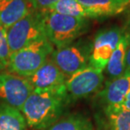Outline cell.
Listing matches in <instances>:
<instances>
[{"mask_svg":"<svg viewBox=\"0 0 130 130\" xmlns=\"http://www.w3.org/2000/svg\"><path fill=\"white\" fill-rule=\"evenodd\" d=\"M69 102L64 87L51 91L32 92L20 111L28 127L36 130H45L61 118Z\"/></svg>","mask_w":130,"mask_h":130,"instance_id":"6da1fadb","label":"cell"},{"mask_svg":"<svg viewBox=\"0 0 130 130\" xmlns=\"http://www.w3.org/2000/svg\"><path fill=\"white\" fill-rule=\"evenodd\" d=\"M41 13L45 35L56 48L73 43L89 28L87 19L67 16L47 10Z\"/></svg>","mask_w":130,"mask_h":130,"instance_id":"7a4b0ae2","label":"cell"},{"mask_svg":"<svg viewBox=\"0 0 130 130\" xmlns=\"http://www.w3.org/2000/svg\"><path fill=\"white\" fill-rule=\"evenodd\" d=\"M53 50V46L46 37L36 40L11 53L8 71L20 76L29 77L47 60Z\"/></svg>","mask_w":130,"mask_h":130,"instance_id":"3957f363","label":"cell"},{"mask_svg":"<svg viewBox=\"0 0 130 130\" xmlns=\"http://www.w3.org/2000/svg\"><path fill=\"white\" fill-rule=\"evenodd\" d=\"M92 42L84 40L74 41L63 47L56 48L50 58L60 71L69 78L89 65Z\"/></svg>","mask_w":130,"mask_h":130,"instance_id":"277c9868","label":"cell"},{"mask_svg":"<svg viewBox=\"0 0 130 130\" xmlns=\"http://www.w3.org/2000/svg\"><path fill=\"white\" fill-rule=\"evenodd\" d=\"M6 32L11 53L36 40L46 37L43 29L42 14L35 9L9 27Z\"/></svg>","mask_w":130,"mask_h":130,"instance_id":"5b68a950","label":"cell"},{"mask_svg":"<svg viewBox=\"0 0 130 130\" xmlns=\"http://www.w3.org/2000/svg\"><path fill=\"white\" fill-rule=\"evenodd\" d=\"M104 82L103 72L88 65L66 79L64 89L69 101L86 98L99 91Z\"/></svg>","mask_w":130,"mask_h":130,"instance_id":"8992f818","label":"cell"},{"mask_svg":"<svg viewBox=\"0 0 130 130\" xmlns=\"http://www.w3.org/2000/svg\"><path fill=\"white\" fill-rule=\"evenodd\" d=\"M125 29L112 26L100 30L92 42L89 65L94 69L104 71L113 51L120 42Z\"/></svg>","mask_w":130,"mask_h":130,"instance_id":"52a82bcc","label":"cell"},{"mask_svg":"<svg viewBox=\"0 0 130 130\" xmlns=\"http://www.w3.org/2000/svg\"><path fill=\"white\" fill-rule=\"evenodd\" d=\"M33 92V88L27 77L11 74H0V100L6 105L20 109Z\"/></svg>","mask_w":130,"mask_h":130,"instance_id":"ba28073f","label":"cell"},{"mask_svg":"<svg viewBox=\"0 0 130 130\" xmlns=\"http://www.w3.org/2000/svg\"><path fill=\"white\" fill-rule=\"evenodd\" d=\"M27 78L32 85L33 92L60 90L64 87L67 79L51 60L50 57L33 74Z\"/></svg>","mask_w":130,"mask_h":130,"instance_id":"9c48e42d","label":"cell"},{"mask_svg":"<svg viewBox=\"0 0 130 130\" xmlns=\"http://www.w3.org/2000/svg\"><path fill=\"white\" fill-rule=\"evenodd\" d=\"M130 90V72L116 79H109L98 91L97 100L103 109L119 108Z\"/></svg>","mask_w":130,"mask_h":130,"instance_id":"30bf717a","label":"cell"},{"mask_svg":"<svg viewBox=\"0 0 130 130\" xmlns=\"http://www.w3.org/2000/svg\"><path fill=\"white\" fill-rule=\"evenodd\" d=\"M88 18H108L123 13L130 6V0H78Z\"/></svg>","mask_w":130,"mask_h":130,"instance_id":"8fae6325","label":"cell"},{"mask_svg":"<svg viewBox=\"0 0 130 130\" xmlns=\"http://www.w3.org/2000/svg\"><path fill=\"white\" fill-rule=\"evenodd\" d=\"M32 9L30 0H3L0 2V25L7 30Z\"/></svg>","mask_w":130,"mask_h":130,"instance_id":"7c38bea8","label":"cell"},{"mask_svg":"<svg viewBox=\"0 0 130 130\" xmlns=\"http://www.w3.org/2000/svg\"><path fill=\"white\" fill-rule=\"evenodd\" d=\"M130 43V34L127 31L123 33L120 42L113 51L110 59H109L107 65L106 67V71L107 74L109 79H116L125 73L126 65H125V58L127 49Z\"/></svg>","mask_w":130,"mask_h":130,"instance_id":"4fadbf2b","label":"cell"},{"mask_svg":"<svg viewBox=\"0 0 130 130\" xmlns=\"http://www.w3.org/2000/svg\"><path fill=\"white\" fill-rule=\"evenodd\" d=\"M104 130H130V111L122 108L102 110Z\"/></svg>","mask_w":130,"mask_h":130,"instance_id":"5bb4252c","label":"cell"},{"mask_svg":"<svg viewBox=\"0 0 130 130\" xmlns=\"http://www.w3.org/2000/svg\"><path fill=\"white\" fill-rule=\"evenodd\" d=\"M27 127L20 110L4 103L0 105V130H26Z\"/></svg>","mask_w":130,"mask_h":130,"instance_id":"9a60e30c","label":"cell"},{"mask_svg":"<svg viewBox=\"0 0 130 130\" xmlns=\"http://www.w3.org/2000/svg\"><path fill=\"white\" fill-rule=\"evenodd\" d=\"M45 130H93V124L82 114H70L59 118Z\"/></svg>","mask_w":130,"mask_h":130,"instance_id":"2e32d148","label":"cell"},{"mask_svg":"<svg viewBox=\"0 0 130 130\" xmlns=\"http://www.w3.org/2000/svg\"><path fill=\"white\" fill-rule=\"evenodd\" d=\"M47 11L67 16L88 19L86 11L78 0H58L49 8Z\"/></svg>","mask_w":130,"mask_h":130,"instance_id":"e0dca14e","label":"cell"},{"mask_svg":"<svg viewBox=\"0 0 130 130\" xmlns=\"http://www.w3.org/2000/svg\"><path fill=\"white\" fill-rule=\"evenodd\" d=\"M11 52L7 39V32L4 27L0 25V71L8 68Z\"/></svg>","mask_w":130,"mask_h":130,"instance_id":"ac0fdd59","label":"cell"},{"mask_svg":"<svg viewBox=\"0 0 130 130\" xmlns=\"http://www.w3.org/2000/svg\"><path fill=\"white\" fill-rule=\"evenodd\" d=\"M30 1L33 9L39 12H44L58 0H30Z\"/></svg>","mask_w":130,"mask_h":130,"instance_id":"d6986e66","label":"cell"},{"mask_svg":"<svg viewBox=\"0 0 130 130\" xmlns=\"http://www.w3.org/2000/svg\"><path fill=\"white\" fill-rule=\"evenodd\" d=\"M119 108L124 109V110H127V111H130V90L128 91V94H127L126 97L123 101V102L122 103V105Z\"/></svg>","mask_w":130,"mask_h":130,"instance_id":"ffe728a7","label":"cell"},{"mask_svg":"<svg viewBox=\"0 0 130 130\" xmlns=\"http://www.w3.org/2000/svg\"><path fill=\"white\" fill-rule=\"evenodd\" d=\"M125 65H126L125 72H130V43L128 46V49H127L126 58H125Z\"/></svg>","mask_w":130,"mask_h":130,"instance_id":"44dd1931","label":"cell"},{"mask_svg":"<svg viewBox=\"0 0 130 130\" xmlns=\"http://www.w3.org/2000/svg\"><path fill=\"white\" fill-rule=\"evenodd\" d=\"M127 31H128L130 34V15L128 17V22H127Z\"/></svg>","mask_w":130,"mask_h":130,"instance_id":"7402d4cb","label":"cell"},{"mask_svg":"<svg viewBox=\"0 0 130 130\" xmlns=\"http://www.w3.org/2000/svg\"><path fill=\"white\" fill-rule=\"evenodd\" d=\"M1 1H3V0H0V2H1Z\"/></svg>","mask_w":130,"mask_h":130,"instance_id":"603a6c76","label":"cell"}]
</instances>
